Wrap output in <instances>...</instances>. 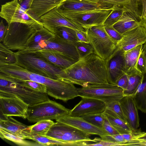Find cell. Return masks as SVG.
Wrapping results in <instances>:
<instances>
[{
	"label": "cell",
	"mask_w": 146,
	"mask_h": 146,
	"mask_svg": "<svg viewBox=\"0 0 146 146\" xmlns=\"http://www.w3.org/2000/svg\"><path fill=\"white\" fill-rule=\"evenodd\" d=\"M0 72L8 77L37 82L44 85L47 93L56 99L66 102L78 96L74 84L66 80H55L32 72L15 63L0 67Z\"/></svg>",
	"instance_id": "obj_1"
},
{
	"label": "cell",
	"mask_w": 146,
	"mask_h": 146,
	"mask_svg": "<svg viewBox=\"0 0 146 146\" xmlns=\"http://www.w3.org/2000/svg\"><path fill=\"white\" fill-rule=\"evenodd\" d=\"M64 71V79L82 87L109 83L107 61L94 53L80 59Z\"/></svg>",
	"instance_id": "obj_2"
},
{
	"label": "cell",
	"mask_w": 146,
	"mask_h": 146,
	"mask_svg": "<svg viewBox=\"0 0 146 146\" xmlns=\"http://www.w3.org/2000/svg\"><path fill=\"white\" fill-rule=\"evenodd\" d=\"M14 54L15 63L32 72L55 80L66 77L64 70L47 61L34 51L25 50Z\"/></svg>",
	"instance_id": "obj_3"
},
{
	"label": "cell",
	"mask_w": 146,
	"mask_h": 146,
	"mask_svg": "<svg viewBox=\"0 0 146 146\" xmlns=\"http://www.w3.org/2000/svg\"><path fill=\"white\" fill-rule=\"evenodd\" d=\"M48 95L15 82L0 73V97H16L30 106L49 100Z\"/></svg>",
	"instance_id": "obj_4"
},
{
	"label": "cell",
	"mask_w": 146,
	"mask_h": 146,
	"mask_svg": "<svg viewBox=\"0 0 146 146\" xmlns=\"http://www.w3.org/2000/svg\"><path fill=\"white\" fill-rule=\"evenodd\" d=\"M90 135L68 125L56 121L46 136L54 139L73 144L74 146H87L90 142H94Z\"/></svg>",
	"instance_id": "obj_5"
},
{
	"label": "cell",
	"mask_w": 146,
	"mask_h": 146,
	"mask_svg": "<svg viewBox=\"0 0 146 146\" xmlns=\"http://www.w3.org/2000/svg\"><path fill=\"white\" fill-rule=\"evenodd\" d=\"M86 32L94 53L104 60H108L117 46L107 33L104 25L92 27Z\"/></svg>",
	"instance_id": "obj_6"
},
{
	"label": "cell",
	"mask_w": 146,
	"mask_h": 146,
	"mask_svg": "<svg viewBox=\"0 0 146 146\" xmlns=\"http://www.w3.org/2000/svg\"><path fill=\"white\" fill-rule=\"evenodd\" d=\"M70 110L60 104L50 100L29 106L26 118L31 123L43 120H56L68 115Z\"/></svg>",
	"instance_id": "obj_7"
},
{
	"label": "cell",
	"mask_w": 146,
	"mask_h": 146,
	"mask_svg": "<svg viewBox=\"0 0 146 146\" xmlns=\"http://www.w3.org/2000/svg\"><path fill=\"white\" fill-rule=\"evenodd\" d=\"M3 44L12 50L26 49L28 40L37 30L26 24L17 22L7 25Z\"/></svg>",
	"instance_id": "obj_8"
},
{
	"label": "cell",
	"mask_w": 146,
	"mask_h": 146,
	"mask_svg": "<svg viewBox=\"0 0 146 146\" xmlns=\"http://www.w3.org/2000/svg\"><path fill=\"white\" fill-rule=\"evenodd\" d=\"M78 96L97 99L106 104L119 101L123 96V89L109 83L89 84L86 87L78 88Z\"/></svg>",
	"instance_id": "obj_9"
},
{
	"label": "cell",
	"mask_w": 146,
	"mask_h": 146,
	"mask_svg": "<svg viewBox=\"0 0 146 146\" xmlns=\"http://www.w3.org/2000/svg\"><path fill=\"white\" fill-rule=\"evenodd\" d=\"M0 16L8 25L17 22L26 24L36 30L44 27L39 19L23 9L19 0H13L2 5Z\"/></svg>",
	"instance_id": "obj_10"
},
{
	"label": "cell",
	"mask_w": 146,
	"mask_h": 146,
	"mask_svg": "<svg viewBox=\"0 0 146 146\" xmlns=\"http://www.w3.org/2000/svg\"><path fill=\"white\" fill-rule=\"evenodd\" d=\"M112 10L111 9H100L61 14L87 31L94 26L103 24Z\"/></svg>",
	"instance_id": "obj_11"
},
{
	"label": "cell",
	"mask_w": 146,
	"mask_h": 146,
	"mask_svg": "<svg viewBox=\"0 0 146 146\" xmlns=\"http://www.w3.org/2000/svg\"><path fill=\"white\" fill-rule=\"evenodd\" d=\"M51 50L58 51L69 58L76 61L79 60V56L74 45L55 35L51 38L40 42L37 45L28 48L29 51Z\"/></svg>",
	"instance_id": "obj_12"
},
{
	"label": "cell",
	"mask_w": 146,
	"mask_h": 146,
	"mask_svg": "<svg viewBox=\"0 0 146 146\" xmlns=\"http://www.w3.org/2000/svg\"><path fill=\"white\" fill-rule=\"evenodd\" d=\"M29 106L15 96L0 97L1 114L3 117L15 116L27 118Z\"/></svg>",
	"instance_id": "obj_13"
},
{
	"label": "cell",
	"mask_w": 146,
	"mask_h": 146,
	"mask_svg": "<svg viewBox=\"0 0 146 146\" xmlns=\"http://www.w3.org/2000/svg\"><path fill=\"white\" fill-rule=\"evenodd\" d=\"M39 19L43 27L53 34L54 29L59 26L86 31L61 13L56 7L42 16Z\"/></svg>",
	"instance_id": "obj_14"
},
{
	"label": "cell",
	"mask_w": 146,
	"mask_h": 146,
	"mask_svg": "<svg viewBox=\"0 0 146 146\" xmlns=\"http://www.w3.org/2000/svg\"><path fill=\"white\" fill-rule=\"evenodd\" d=\"M82 98L79 103L70 110L68 115L78 117L103 113L106 109V104L102 101L92 98Z\"/></svg>",
	"instance_id": "obj_15"
},
{
	"label": "cell",
	"mask_w": 146,
	"mask_h": 146,
	"mask_svg": "<svg viewBox=\"0 0 146 146\" xmlns=\"http://www.w3.org/2000/svg\"><path fill=\"white\" fill-rule=\"evenodd\" d=\"M118 48L124 52L146 42V29L140 25L122 35Z\"/></svg>",
	"instance_id": "obj_16"
},
{
	"label": "cell",
	"mask_w": 146,
	"mask_h": 146,
	"mask_svg": "<svg viewBox=\"0 0 146 146\" xmlns=\"http://www.w3.org/2000/svg\"><path fill=\"white\" fill-rule=\"evenodd\" d=\"M124 52L117 46L111 56L107 61L109 83L115 84L125 72Z\"/></svg>",
	"instance_id": "obj_17"
},
{
	"label": "cell",
	"mask_w": 146,
	"mask_h": 146,
	"mask_svg": "<svg viewBox=\"0 0 146 146\" xmlns=\"http://www.w3.org/2000/svg\"><path fill=\"white\" fill-rule=\"evenodd\" d=\"M126 122L134 132H137L139 119L137 106L133 96H123L119 101Z\"/></svg>",
	"instance_id": "obj_18"
},
{
	"label": "cell",
	"mask_w": 146,
	"mask_h": 146,
	"mask_svg": "<svg viewBox=\"0 0 146 146\" xmlns=\"http://www.w3.org/2000/svg\"><path fill=\"white\" fill-rule=\"evenodd\" d=\"M143 0H100L101 9H112L114 6L121 8L124 12L128 13L139 21L141 12L139 9L140 2Z\"/></svg>",
	"instance_id": "obj_19"
},
{
	"label": "cell",
	"mask_w": 146,
	"mask_h": 146,
	"mask_svg": "<svg viewBox=\"0 0 146 146\" xmlns=\"http://www.w3.org/2000/svg\"><path fill=\"white\" fill-rule=\"evenodd\" d=\"M56 121L72 126L90 135H96L100 136L107 135L103 129L92 125L81 117H71L66 115L58 118Z\"/></svg>",
	"instance_id": "obj_20"
},
{
	"label": "cell",
	"mask_w": 146,
	"mask_h": 146,
	"mask_svg": "<svg viewBox=\"0 0 146 146\" xmlns=\"http://www.w3.org/2000/svg\"><path fill=\"white\" fill-rule=\"evenodd\" d=\"M56 7L62 14L101 9L98 3L86 0H63Z\"/></svg>",
	"instance_id": "obj_21"
},
{
	"label": "cell",
	"mask_w": 146,
	"mask_h": 146,
	"mask_svg": "<svg viewBox=\"0 0 146 146\" xmlns=\"http://www.w3.org/2000/svg\"><path fill=\"white\" fill-rule=\"evenodd\" d=\"M34 51L47 61L63 70L69 68L78 61L55 50L46 49Z\"/></svg>",
	"instance_id": "obj_22"
},
{
	"label": "cell",
	"mask_w": 146,
	"mask_h": 146,
	"mask_svg": "<svg viewBox=\"0 0 146 146\" xmlns=\"http://www.w3.org/2000/svg\"><path fill=\"white\" fill-rule=\"evenodd\" d=\"M0 118V127L24 139H28L31 133L29 126L26 125L10 117Z\"/></svg>",
	"instance_id": "obj_23"
},
{
	"label": "cell",
	"mask_w": 146,
	"mask_h": 146,
	"mask_svg": "<svg viewBox=\"0 0 146 146\" xmlns=\"http://www.w3.org/2000/svg\"><path fill=\"white\" fill-rule=\"evenodd\" d=\"M63 0H33L28 12L39 19L41 16L57 7Z\"/></svg>",
	"instance_id": "obj_24"
},
{
	"label": "cell",
	"mask_w": 146,
	"mask_h": 146,
	"mask_svg": "<svg viewBox=\"0 0 146 146\" xmlns=\"http://www.w3.org/2000/svg\"><path fill=\"white\" fill-rule=\"evenodd\" d=\"M143 45L137 46L124 53L125 72L126 74L141 73L137 69V64L139 55L142 51Z\"/></svg>",
	"instance_id": "obj_25"
},
{
	"label": "cell",
	"mask_w": 146,
	"mask_h": 146,
	"mask_svg": "<svg viewBox=\"0 0 146 146\" xmlns=\"http://www.w3.org/2000/svg\"><path fill=\"white\" fill-rule=\"evenodd\" d=\"M140 25V22L134 17L128 13L124 12L119 20L113 26L122 35Z\"/></svg>",
	"instance_id": "obj_26"
},
{
	"label": "cell",
	"mask_w": 146,
	"mask_h": 146,
	"mask_svg": "<svg viewBox=\"0 0 146 146\" xmlns=\"http://www.w3.org/2000/svg\"><path fill=\"white\" fill-rule=\"evenodd\" d=\"M103 113L113 127L120 134L132 133L134 132L126 122L111 110L106 108Z\"/></svg>",
	"instance_id": "obj_27"
},
{
	"label": "cell",
	"mask_w": 146,
	"mask_h": 146,
	"mask_svg": "<svg viewBox=\"0 0 146 146\" xmlns=\"http://www.w3.org/2000/svg\"><path fill=\"white\" fill-rule=\"evenodd\" d=\"M143 75L141 83L133 96L137 109L146 113V72Z\"/></svg>",
	"instance_id": "obj_28"
},
{
	"label": "cell",
	"mask_w": 146,
	"mask_h": 146,
	"mask_svg": "<svg viewBox=\"0 0 146 146\" xmlns=\"http://www.w3.org/2000/svg\"><path fill=\"white\" fill-rule=\"evenodd\" d=\"M55 36V34L44 27L37 30L28 40L27 49L36 46L41 41L47 40Z\"/></svg>",
	"instance_id": "obj_29"
},
{
	"label": "cell",
	"mask_w": 146,
	"mask_h": 146,
	"mask_svg": "<svg viewBox=\"0 0 146 146\" xmlns=\"http://www.w3.org/2000/svg\"><path fill=\"white\" fill-rule=\"evenodd\" d=\"M28 139L34 141L42 146H74L73 144L33 133L31 132Z\"/></svg>",
	"instance_id": "obj_30"
},
{
	"label": "cell",
	"mask_w": 146,
	"mask_h": 146,
	"mask_svg": "<svg viewBox=\"0 0 146 146\" xmlns=\"http://www.w3.org/2000/svg\"><path fill=\"white\" fill-rule=\"evenodd\" d=\"M53 34L74 45L78 42L75 29L66 27L59 26L54 29Z\"/></svg>",
	"instance_id": "obj_31"
},
{
	"label": "cell",
	"mask_w": 146,
	"mask_h": 146,
	"mask_svg": "<svg viewBox=\"0 0 146 146\" xmlns=\"http://www.w3.org/2000/svg\"><path fill=\"white\" fill-rule=\"evenodd\" d=\"M128 84L126 89L123 90V96H133L141 84L143 77V74L140 73L128 74Z\"/></svg>",
	"instance_id": "obj_32"
},
{
	"label": "cell",
	"mask_w": 146,
	"mask_h": 146,
	"mask_svg": "<svg viewBox=\"0 0 146 146\" xmlns=\"http://www.w3.org/2000/svg\"><path fill=\"white\" fill-rule=\"evenodd\" d=\"M0 136L2 139H6L20 146H32L40 145L37 143L30 142L13 134L0 127Z\"/></svg>",
	"instance_id": "obj_33"
},
{
	"label": "cell",
	"mask_w": 146,
	"mask_h": 146,
	"mask_svg": "<svg viewBox=\"0 0 146 146\" xmlns=\"http://www.w3.org/2000/svg\"><path fill=\"white\" fill-rule=\"evenodd\" d=\"M54 123L50 119L41 120L33 125L29 126V129L33 133L45 136Z\"/></svg>",
	"instance_id": "obj_34"
},
{
	"label": "cell",
	"mask_w": 146,
	"mask_h": 146,
	"mask_svg": "<svg viewBox=\"0 0 146 146\" xmlns=\"http://www.w3.org/2000/svg\"><path fill=\"white\" fill-rule=\"evenodd\" d=\"M16 61L14 52L5 46L0 44V67L8 64L15 63Z\"/></svg>",
	"instance_id": "obj_35"
},
{
	"label": "cell",
	"mask_w": 146,
	"mask_h": 146,
	"mask_svg": "<svg viewBox=\"0 0 146 146\" xmlns=\"http://www.w3.org/2000/svg\"><path fill=\"white\" fill-rule=\"evenodd\" d=\"M112 9L111 13L104 23V27L113 26L119 20L124 12L121 8L117 6H113Z\"/></svg>",
	"instance_id": "obj_36"
},
{
	"label": "cell",
	"mask_w": 146,
	"mask_h": 146,
	"mask_svg": "<svg viewBox=\"0 0 146 146\" xmlns=\"http://www.w3.org/2000/svg\"><path fill=\"white\" fill-rule=\"evenodd\" d=\"M7 77L15 82L26 86L34 90L40 92L47 93L46 87L42 84L30 80L14 79Z\"/></svg>",
	"instance_id": "obj_37"
},
{
	"label": "cell",
	"mask_w": 146,
	"mask_h": 146,
	"mask_svg": "<svg viewBox=\"0 0 146 146\" xmlns=\"http://www.w3.org/2000/svg\"><path fill=\"white\" fill-rule=\"evenodd\" d=\"M81 117L92 125L102 129L105 118V115L103 113L86 115Z\"/></svg>",
	"instance_id": "obj_38"
},
{
	"label": "cell",
	"mask_w": 146,
	"mask_h": 146,
	"mask_svg": "<svg viewBox=\"0 0 146 146\" xmlns=\"http://www.w3.org/2000/svg\"><path fill=\"white\" fill-rule=\"evenodd\" d=\"M74 45L78 52L79 59L94 53V49L89 43L78 42Z\"/></svg>",
	"instance_id": "obj_39"
},
{
	"label": "cell",
	"mask_w": 146,
	"mask_h": 146,
	"mask_svg": "<svg viewBox=\"0 0 146 146\" xmlns=\"http://www.w3.org/2000/svg\"><path fill=\"white\" fill-rule=\"evenodd\" d=\"M106 105L107 108L113 111L119 118L126 122L125 118L119 101H112L106 104Z\"/></svg>",
	"instance_id": "obj_40"
},
{
	"label": "cell",
	"mask_w": 146,
	"mask_h": 146,
	"mask_svg": "<svg viewBox=\"0 0 146 146\" xmlns=\"http://www.w3.org/2000/svg\"><path fill=\"white\" fill-rule=\"evenodd\" d=\"M104 27L107 33L117 46L121 40L122 35L115 29L113 26H106Z\"/></svg>",
	"instance_id": "obj_41"
},
{
	"label": "cell",
	"mask_w": 146,
	"mask_h": 146,
	"mask_svg": "<svg viewBox=\"0 0 146 146\" xmlns=\"http://www.w3.org/2000/svg\"><path fill=\"white\" fill-rule=\"evenodd\" d=\"M101 139L111 142L117 143L120 145H124L126 141L121 134L114 135H105L100 136Z\"/></svg>",
	"instance_id": "obj_42"
},
{
	"label": "cell",
	"mask_w": 146,
	"mask_h": 146,
	"mask_svg": "<svg viewBox=\"0 0 146 146\" xmlns=\"http://www.w3.org/2000/svg\"><path fill=\"white\" fill-rule=\"evenodd\" d=\"M137 68L142 74L146 72V56L142 50L138 57Z\"/></svg>",
	"instance_id": "obj_43"
},
{
	"label": "cell",
	"mask_w": 146,
	"mask_h": 146,
	"mask_svg": "<svg viewBox=\"0 0 146 146\" xmlns=\"http://www.w3.org/2000/svg\"><path fill=\"white\" fill-rule=\"evenodd\" d=\"M102 129L106 132L107 135H111L120 134L112 125L105 115Z\"/></svg>",
	"instance_id": "obj_44"
},
{
	"label": "cell",
	"mask_w": 146,
	"mask_h": 146,
	"mask_svg": "<svg viewBox=\"0 0 146 146\" xmlns=\"http://www.w3.org/2000/svg\"><path fill=\"white\" fill-rule=\"evenodd\" d=\"M128 81V74H125L117 80L115 84L123 89L124 90L127 88Z\"/></svg>",
	"instance_id": "obj_45"
},
{
	"label": "cell",
	"mask_w": 146,
	"mask_h": 146,
	"mask_svg": "<svg viewBox=\"0 0 146 146\" xmlns=\"http://www.w3.org/2000/svg\"><path fill=\"white\" fill-rule=\"evenodd\" d=\"M78 42L89 43L87 32L75 29Z\"/></svg>",
	"instance_id": "obj_46"
},
{
	"label": "cell",
	"mask_w": 146,
	"mask_h": 146,
	"mask_svg": "<svg viewBox=\"0 0 146 146\" xmlns=\"http://www.w3.org/2000/svg\"><path fill=\"white\" fill-rule=\"evenodd\" d=\"M142 3V9L139 21L146 29V0H143Z\"/></svg>",
	"instance_id": "obj_47"
},
{
	"label": "cell",
	"mask_w": 146,
	"mask_h": 146,
	"mask_svg": "<svg viewBox=\"0 0 146 146\" xmlns=\"http://www.w3.org/2000/svg\"><path fill=\"white\" fill-rule=\"evenodd\" d=\"M33 0H22L19 1V3L23 9L28 12L30 8Z\"/></svg>",
	"instance_id": "obj_48"
},
{
	"label": "cell",
	"mask_w": 146,
	"mask_h": 146,
	"mask_svg": "<svg viewBox=\"0 0 146 146\" xmlns=\"http://www.w3.org/2000/svg\"><path fill=\"white\" fill-rule=\"evenodd\" d=\"M133 140L146 141V132L139 131L134 133Z\"/></svg>",
	"instance_id": "obj_49"
},
{
	"label": "cell",
	"mask_w": 146,
	"mask_h": 146,
	"mask_svg": "<svg viewBox=\"0 0 146 146\" xmlns=\"http://www.w3.org/2000/svg\"><path fill=\"white\" fill-rule=\"evenodd\" d=\"M8 26L4 25L2 20L0 23V42H3L6 33Z\"/></svg>",
	"instance_id": "obj_50"
},
{
	"label": "cell",
	"mask_w": 146,
	"mask_h": 146,
	"mask_svg": "<svg viewBox=\"0 0 146 146\" xmlns=\"http://www.w3.org/2000/svg\"><path fill=\"white\" fill-rule=\"evenodd\" d=\"M134 132L132 133H127L121 134L124 139L126 141V142L125 143L131 141L133 140L134 135Z\"/></svg>",
	"instance_id": "obj_51"
},
{
	"label": "cell",
	"mask_w": 146,
	"mask_h": 146,
	"mask_svg": "<svg viewBox=\"0 0 146 146\" xmlns=\"http://www.w3.org/2000/svg\"><path fill=\"white\" fill-rule=\"evenodd\" d=\"M142 50L146 56V42L143 44Z\"/></svg>",
	"instance_id": "obj_52"
},
{
	"label": "cell",
	"mask_w": 146,
	"mask_h": 146,
	"mask_svg": "<svg viewBox=\"0 0 146 146\" xmlns=\"http://www.w3.org/2000/svg\"><path fill=\"white\" fill-rule=\"evenodd\" d=\"M86 1H91L92 2H94L98 3L100 0H86Z\"/></svg>",
	"instance_id": "obj_53"
},
{
	"label": "cell",
	"mask_w": 146,
	"mask_h": 146,
	"mask_svg": "<svg viewBox=\"0 0 146 146\" xmlns=\"http://www.w3.org/2000/svg\"><path fill=\"white\" fill-rule=\"evenodd\" d=\"M22 0H19V1H21Z\"/></svg>",
	"instance_id": "obj_54"
}]
</instances>
